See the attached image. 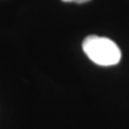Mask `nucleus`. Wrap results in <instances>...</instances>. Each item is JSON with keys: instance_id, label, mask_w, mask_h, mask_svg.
<instances>
[{"instance_id": "1", "label": "nucleus", "mask_w": 129, "mask_h": 129, "mask_svg": "<svg viewBox=\"0 0 129 129\" xmlns=\"http://www.w3.org/2000/svg\"><path fill=\"white\" fill-rule=\"evenodd\" d=\"M82 47L87 57L99 66H114L122 57L117 44L109 38L88 36L84 39Z\"/></svg>"}, {"instance_id": "2", "label": "nucleus", "mask_w": 129, "mask_h": 129, "mask_svg": "<svg viewBox=\"0 0 129 129\" xmlns=\"http://www.w3.org/2000/svg\"><path fill=\"white\" fill-rule=\"evenodd\" d=\"M63 2H74V3H85V2H88L90 0H61Z\"/></svg>"}]
</instances>
